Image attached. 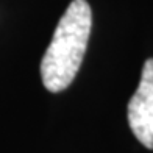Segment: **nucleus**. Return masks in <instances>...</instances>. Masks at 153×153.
I'll return each instance as SVG.
<instances>
[{
    "label": "nucleus",
    "mask_w": 153,
    "mask_h": 153,
    "mask_svg": "<svg viewBox=\"0 0 153 153\" xmlns=\"http://www.w3.org/2000/svg\"><path fill=\"white\" fill-rule=\"evenodd\" d=\"M91 28L92 11L89 3L74 0L59 19L41 61V78L47 91L61 92L74 81L86 53Z\"/></svg>",
    "instance_id": "nucleus-1"
},
{
    "label": "nucleus",
    "mask_w": 153,
    "mask_h": 153,
    "mask_svg": "<svg viewBox=\"0 0 153 153\" xmlns=\"http://www.w3.org/2000/svg\"><path fill=\"white\" fill-rule=\"evenodd\" d=\"M128 123L137 141L153 150V58L145 61L139 86L128 102Z\"/></svg>",
    "instance_id": "nucleus-2"
}]
</instances>
